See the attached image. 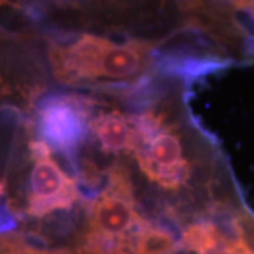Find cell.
I'll return each instance as SVG.
<instances>
[{
  "label": "cell",
  "mask_w": 254,
  "mask_h": 254,
  "mask_svg": "<svg viewBox=\"0 0 254 254\" xmlns=\"http://www.w3.org/2000/svg\"><path fill=\"white\" fill-rule=\"evenodd\" d=\"M134 206V193L128 173L115 165L108 175V185L92 203L89 230L108 237L127 236L143 226Z\"/></svg>",
  "instance_id": "6da1fadb"
},
{
  "label": "cell",
  "mask_w": 254,
  "mask_h": 254,
  "mask_svg": "<svg viewBox=\"0 0 254 254\" xmlns=\"http://www.w3.org/2000/svg\"><path fill=\"white\" fill-rule=\"evenodd\" d=\"M34 167L30 177L28 213L44 216L57 209H69L78 199L73 180L51 158L50 145L44 141L31 143Z\"/></svg>",
  "instance_id": "7a4b0ae2"
},
{
  "label": "cell",
  "mask_w": 254,
  "mask_h": 254,
  "mask_svg": "<svg viewBox=\"0 0 254 254\" xmlns=\"http://www.w3.org/2000/svg\"><path fill=\"white\" fill-rule=\"evenodd\" d=\"M133 154L141 171L163 188H180L190 178V165L184 158L181 138L167 122L153 136L140 141Z\"/></svg>",
  "instance_id": "3957f363"
},
{
  "label": "cell",
  "mask_w": 254,
  "mask_h": 254,
  "mask_svg": "<svg viewBox=\"0 0 254 254\" xmlns=\"http://www.w3.org/2000/svg\"><path fill=\"white\" fill-rule=\"evenodd\" d=\"M86 109L73 98H53L40 110V130L44 143L64 153H73L86 136Z\"/></svg>",
  "instance_id": "277c9868"
},
{
  "label": "cell",
  "mask_w": 254,
  "mask_h": 254,
  "mask_svg": "<svg viewBox=\"0 0 254 254\" xmlns=\"http://www.w3.org/2000/svg\"><path fill=\"white\" fill-rule=\"evenodd\" d=\"M95 136L105 151H133L137 147V131L133 118L120 113H103L91 123Z\"/></svg>",
  "instance_id": "5b68a950"
},
{
  "label": "cell",
  "mask_w": 254,
  "mask_h": 254,
  "mask_svg": "<svg viewBox=\"0 0 254 254\" xmlns=\"http://www.w3.org/2000/svg\"><path fill=\"white\" fill-rule=\"evenodd\" d=\"M181 247L170 230L143 223L134 235V254H174Z\"/></svg>",
  "instance_id": "8992f818"
},
{
  "label": "cell",
  "mask_w": 254,
  "mask_h": 254,
  "mask_svg": "<svg viewBox=\"0 0 254 254\" xmlns=\"http://www.w3.org/2000/svg\"><path fill=\"white\" fill-rule=\"evenodd\" d=\"M1 89H3V82L0 79V92H1Z\"/></svg>",
  "instance_id": "52a82bcc"
},
{
  "label": "cell",
  "mask_w": 254,
  "mask_h": 254,
  "mask_svg": "<svg viewBox=\"0 0 254 254\" xmlns=\"http://www.w3.org/2000/svg\"><path fill=\"white\" fill-rule=\"evenodd\" d=\"M0 37H1V31H0Z\"/></svg>",
  "instance_id": "ba28073f"
}]
</instances>
